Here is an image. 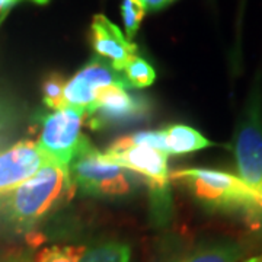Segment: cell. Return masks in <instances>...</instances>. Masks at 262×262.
Returning a JSON list of instances; mask_svg holds the SVG:
<instances>
[{
	"label": "cell",
	"mask_w": 262,
	"mask_h": 262,
	"mask_svg": "<svg viewBox=\"0 0 262 262\" xmlns=\"http://www.w3.org/2000/svg\"><path fill=\"white\" fill-rule=\"evenodd\" d=\"M75 188L69 166L48 160L28 181L2 195L0 223L16 233L28 232L67 203Z\"/></svg>",
	"instance_id": "cell-1"
},
{
	"label": "cell",
	"mask_w": 262,
	"mask_h": 262,
	"mask_svg": "<svg viewBox=\"0 0 262 262\" xmlns=\"http://www.w3.org/2000/svg\"><path fill=\"white\" fill-rule=\"evenodd\" d=\"M170 178L187 187L196 201L208 210L241 214L256 229H262L261 206L237 175L195 168L173 172Z\"/></svg>",
	"instance_id": "cell-2"
},
{
	"label": "cell",
	"mask_w": 262,
	"mask_h": 262,
	"mask_svg": "<svg viewBox=\"0 0 262 262\" xmlns=\"http://www.w3.org/2000/svg\"><path fill=\"white\" fill-rule=\"evenodd\" d=\"M237 177L256 196L262 210V91L256 82L248 96L233 139Z\"/></svg>",
	"instance_id": "cell-3"
},
{
	"label": "cell",
	"mask_w": 262,
	"mask_h": 262,
	"mask_svg": "<svg viewBox=\"0 0 262 262\" xmlns=\"http://www.w3.org/2000/svg\"><path fill=\"white\" fill-rule=\"evenodd\" d=\"M69 173L76 188L94 196H121L131 192L133 172L103 158L84 136L69 163Z\"/></svg>",
	"instance_id": "cell-4"
},
{
	"label": "cell",
	"mask_w": 262,
	"mask_h": 262,
	"mask_svg": "<svg viewBox=\"0 0 262 262\" xmlns=\"http://www.w3.org/2000/svg\"><path fill=\"white\" fill-rule=\"evenodd\" d=\"M103 158L139 175L151 192L155 206L166 210L169 203L168 155L141 144H131L122 137L102 153Z\"/></svg>",
	"instance_id": "cell-5"
},
{
	"label": "cell",
	"mask_w": 262,
	"mask_h": 262,
	"mask_svg": "<svg viewBox=\"0 0 262 262\" xmlns=\"http://www.w3.org/2000/svg\"><path fill=\"white\" fill-rule=\"evenodd\" d=\"M86 118L83 110L64 106L41 118L38 146L48 159L69 166L84 134L80 133Z\"/></svg>",
	"instance_id": "cell-6"
},
{
	"label": "cell",
	"mask_w": 262,
	"mask_h": 262,
	"mask_svg": "<svg viewBox=\"0 0 262 262\" xmlns=\"http://www.w3.org/2000/svg\"><path fill=\"white\" fill-rule=\"evenodd\" d=\"M150 105L140 95L130 94L121 84H108L96 91L95 102L86 118L94 130L122 127L147 117Z\"/></svg>",
	"instance_id": "cell-7"
},
{
	"label": "cell",
	"mask_w": 262,
	"mask_h": 262,
	"mask_svg": "<svg viewBox=\"0 0 262 262\" xmlns=\"http://www.w3.org/2000/svg\"><path fill=\"white\" fill-rule=\"evenodd\" d=\"M108 84H121L127 88L122 76L115 72L108 61L99 57L91 60L70 80L66 82L64 106L83 110L88 115L95 102L96 91Z\"/></svg>",
	"instance_id": "cell-8"
},
{
	"label": "cell",
	"mask_w": 262,
	"mask_h": 262,
	"mask_svg": "<svg viewBox=\"0 0 262 262\" xmlns=\"http://www.w3.org/2000/svg\"><path fill=\"white\" fill-rule=\"evenodd\" d=\"M37 143L19 141L0 151V196L28 181L48 162Z\"/></svg>",
	"instance_id": "cell-9"
},
{
	"label": "cell",
	"mask_w": 262,
	"mask_h": 262,
	"mask_svg": "<svg viewBox=\"0 0 262 262\" xmlns=\"http://www.w3.org/2000/svg\"><path fill=\"white\" fill-rule=\"evenodd\" d=\"M91 41L99 58L108 61L118 73L131 57L137 56V46L127 39L121 29L103 15H95L92 19Z\"/></svg>",
	"instance_id": "cell-10"
},
{
	"label": "cell",
	"mask_w": 262,
	"mask_h": 262,
	"mask_svg": "<svg viewBox=\"0 0 262 262\" xmlns=\"http://www.w3.org/2000/svg\"><path fill=\"white\" fill-rule=\"evenodd\" d=\"M245 256L246 249L241 242L220 239L196 245L168 262H242Z\"/></svg>",
	"instance_id": "cell-11"
},
{
	"label": "cell",
	"mask_w": 262,
	"mask_h": 262,
	"mask_svg": "<svg viewBox=\"0 0 262 262\" xmlns=\"http://www.w3.org/2000/svg\"><path fill=\"white\" fill-rule=\"evenodd\" d=\"M160 131L165 140L166 155H187L213 146L207 137L189 125L173 124Z\"/></svg>",
	"instance_id": "cell-12"
},
{
	"label": "cell",
	"mask_w": 262,
	"mask_h": 262,
	"mask_svg": "<svg viewBox=\"0 0 262 262\" xmlns=\"http://www.w3.org/2000/svg\"><path fill=\"white\" fill-rule=\"evenodd\" d=\"M131 248L120 241H105L82 249L79 262H130Z\"/></svg>",
	"instance_id": "cell-13"
},
{
	"label": "cell",
	"mask_w": 262,
	"mask_h": 262,
	"mask_svg": "<svg viewBox=\"0 0 262 262\" xmlns=\"http://www.w3.org/2000/svg\"><path fill=\"white\" fill-rule=\"evenodd\" d=\"M127 88L134 89H144L155 83L156 80V72L151 66L139 56L131 57L125 63V66L120 70Z\"/></svg>",
	"instance_id": "cell-14"
},
{
	"label": "cell",
	"mask_w": 262,
	"mask_h": 262,
	"mask_svg": "<svg viewBox=\"0 0 262 262\" xmlns=\"http://www.w3.org/2000/svg\"><path fill=\"white\" fill-rule=\"evenodd\" d=\"M121 12L125 37L131 41V38H134L137 31L140 29L141 22L146 16L147 10L143 6L140 0H122Z\"/></svg>",
	"instance_id": "cell-15"
},
{
	"label": "cell",
	"mask_w": 262,
	"mask_h": 262,
	"mask_svg": "<svg viewBox=\"0 0 262 262\" xmlns=\"http://www.w3.org/2000/svg\"><path fill=\"white\" fill-rule=\"evenodd\" d=\"M66 80L60 75H51L42 84V101L50 110L64 108Z\"/></svg>",
	"instance_id": "cell-16"
},
{
	"label": "cell",
	"mask_w": 262,
	"mask_h": 262,
	"mask_svg": "<svg viewBox=\"0 0 262 262\" xmlns=\"http://www.w3.org/2000/svg\"><path fill=\"white\" fill-rule=\"evenodd\" d=\"M82 249L73 246H50L34 258V262H79Z\"/></svg>",
	"instance_id": "cell-17"
},
{
	"label": "cell",
	"mask_w": 262,
	"mask_h": 262,
	"mask_svg": "<svg viewBox=\"0 0 262 262\" xmlns=\"http://www.w3.org/2000/svg\"><path fill=\"white\" fill-rule=\"evenodd\" d=\"M0 262H34V252L28 248L0 249Z\"/></svg>",
	"instance_id": "cell-18"
},
{
	"label": "cell",
	"mask_w": 262,
	"mask_h": 262,
	"mask_svg": "<svg viewBox=\"0 0 262 262\" xmlns=\"http://www.w3.org/2000/svg\"><path fill=\"white\" fill-rule=\"evenodd\" d=\"M140 2L147 12H158V10L166 8L173 0H140Z\"/></svg>",
	"instance_id": "cell-19"
},
{
	"label": "cell",
	"mask_w": 262,
	"mask_h": 262,
	"mask_svg": "<svg viewBox=\"0 0 262 262\" xmlns=\"http://www.w3.org/2000/svg\"><path fill=\"white\" fill-rule=\"evenodd\" d=\"M10 118H12V115H10L9 108L0 101V133H3L9 127Z\"/></svg>",
	"instance_id": "cell-20"
},
{
	"label": "cell",
	"mask_w": 262,
	"mask_h": 262,
	"mask_svg": "<svg viewBox=\"0 0 262 262\" xmlns=\"http://www.w3.org/2000/svg\"><path fill=\"white\" fill-rule=\"evenodd\" d=\"M31 2H34V3H37V5H47L50 0H31Z\"/></svg>",
	"instance_id": "cell-21"
}]
</instances>
